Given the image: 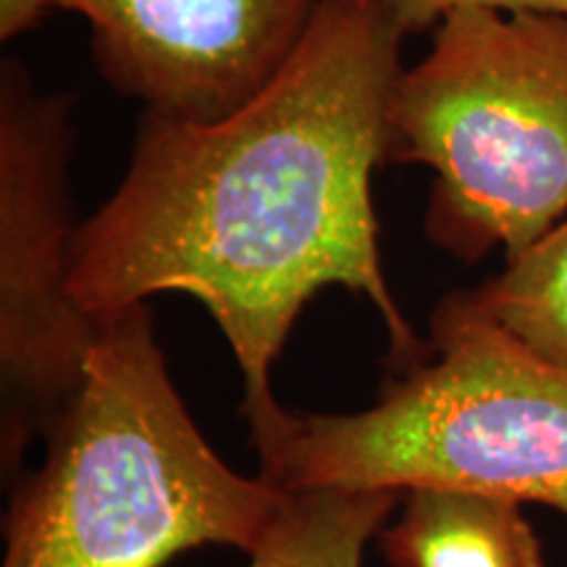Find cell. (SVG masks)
<instances>
[{"mask_svg":"<svg viewBox=\"0 0 567 567\" xmlns=\"http://www.w3.org/2000/svg\"><path fill=\"white\" fill-rule=\"evenodd\" d=\"M402 40L381 0H321L245 105L216 122L142 111L122 182L76 226V308L101 326L155 295L195 297L231 347L250 429L281 410L274 363L326 287L373 305L402 371L429 358L384 276L373 205Z\"/></svg>","mask_w":567,"mask_h":567,"instance_id":"6da1fadb","label":"cell"},{"mask_svg":"<svg viewBox=\"0 0 567 567\" xmlns=\"http://www.w3.org/2000/svg\"><path fill=\"white\" fill-rule=\"evenodd\" d=\"M287 494L213 452L142 302L97 326L42 465L13 488L3 567H163L200 547L252 555Z\"/></svg>","mask_w":567,"mask_h":567,"instance_id":"7a4b0ae2","label":"cell"},{"mask_svg":"<svg viewBox=\"0 0 567 567\" xmlns=\"http://www.w3.org/2000/svg\"><path fill=\"white\" fill-rule=\"evenodd\" d=\"M429 358L360 413L279 410L252 429L260 476L310 488H465L567 520V371L517 342L467 289L431 313Z\"/></svg>","mask_w":567,"mask_h":567,"instance_id":"3957f363","label":"cell"},{"mask_svg":"<svg viewBox=\"0 0 567 567\" xmlns=\"http://www.w3.org/2000/svg\"><path fill=\"white\" fill-rule=\"evenodd\" d=\"M434 174L425 237L515 258L567 218V13L467 9L434 30L389 105L386 166Z\"/></svg>","mask_w":567,"mask_h":567,"instance_id":"277c9868","label":"cell"},{"mask_svg":"<svg viewBox=\"0 0 567 567\" xmlns=\"http://www.w3.org/2000/svg\"><path fill=\"white\" fill-rule=\"evenodd\" d=\"M74 101L0 63V379L3 471L45 439L80 384L97 326L69 295Z\"/></svg>","mask_w":567,"mask_h":567,"instance_id":"5b68a950","label":"cell"},{"mask_svg":"<svg viewBox=\"0 0 567 567\" xmlns=\"http://www.w3.org/2000/svg\"><path fill=\"white\" fill-rule=\"evenodd\" d=\"M321 0H53L90 27L103 80L184 122H216L258 95Z\"/></svg>","mask_w":567,"mask_h":567,"instance_id":"8992f818","label":"cell"},{"mask_svg":"<svg viewBox=\"0 0 567 567\" xmlns=\"http://www.w3.org/2000/svg\"><path fill=\"white\" fill-rule=\"evenodd\" d=\"M381 547L392 567H547L520 502L465 488H410Z\"/></svg>","mask_w":567,"mask_h":567,"instance_id":"52a82bcc","label":"cell"},{"mask_svg":"<svg viewBox=\"0 0 567 567\" xmlns=\"http://www.w3.org/2000/svg\"><path fill=\"white\" fill-rule=\"evenodd\" d=\"M396 502L394 488L289 492L250 567H360Z\"/></svg>","mask_w":567,"mask_h":567,"instance_id":"ba28073f","label":"cell"},{"mask_svg":"<svg viewBox=\"0 0 567 567\" xmlns=\"http://www.w3.org/2000/svg\"><path fill=\"white\" fill-rule=\"evenodd\" d=\"M467 295L517 342L567 371V218Z\"/></svg>","mask_w":567,"mask_h":567,"instance_id":"9c48e42d","label":"cell"},{"mask_svg":"<svg viewBox=\"0 0 567 567\" xmlns=\"http://www.w3.org/2000/svg\"><path fill=\"white\" fill-rule=\"evenodd\" d=\"M381 3L405 38L436 30L450 13L467 9L567 13V0H381Z\"/></svg>","mask_w":567,"mask_h":567,"instance_id":"30bf717a","label":"cell"},{"mask_svg":"<svg viewBox=\"0 0 567 567\" xmlns=\"http://www.w3.org/2000/svg\"><path fill=\"white\" fill-rule=\"evenodd\" d=\"M48 9H53V0H0V40L11 42L38 30Z\"/></svg>","mask_w":567,"mask_h":567,"instance_id":"8fae6325","label":"cell"}]
</instances>
